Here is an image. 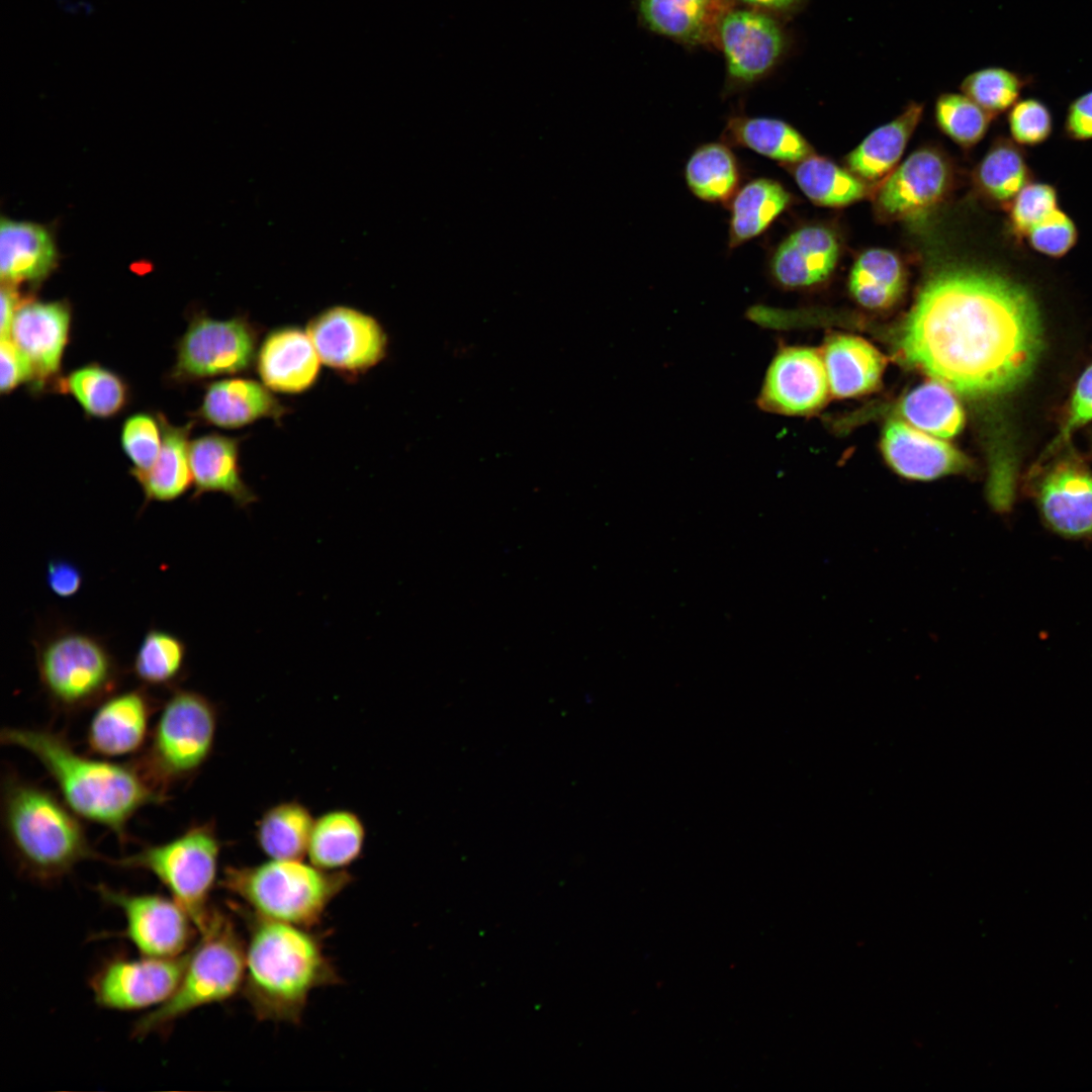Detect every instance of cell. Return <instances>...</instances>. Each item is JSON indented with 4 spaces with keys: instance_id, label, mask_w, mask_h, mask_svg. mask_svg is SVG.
<instances>
[{
    "instance_id": "1",
    "label": "cell",
    "mask_w": 1092,
    "mask_h": 1092,
    "mask_svg": "<svg viewBox=\"0 0 1092 1092\" xmlns=\"http://www.w3.org/2000/svg\"><path fill=\"white\" fill-rule=\"evenodd\" d=\"M905 362L952 391L993 397L1018 388L1043 350L1040 312L1020 283L951 265L924 282L899 334Z\"/></svg>"
},
{
    "instance_id": "2",
    "label": "cell",
    "mask_w": 1092,
    "mask_h": 1092,
    "mask_svg": "<svg viewBox=\"0 0 1092 1092\" xmlns=\"http://www.w3.org/2000/svg\"><path fill=\"white\" fill-rule=\"evenodd\" d=\"M0 740L31 754L81 819L106 827L121 843L126 842L128 822L138 811L168 800L132 760L118 763L82 754L53 730L5 727Z\"/></svg>"
},
{
    "instance_id": "3",
    "label": "cell",
    "mask_w": 1092,
    "mask_h": 1092,
    "mask_svg": "<svg viewBox=\"0 0 1092 1092\" xmlns=\"http://www.w3.org/2000/svg\"><path fill=\"white\" fill-rule=\"evenodd\" d=\"M247 922L242 992L259 1020L297 1024L310 994L340 976L309 928L236 907Z\"/></svg>"
},
{
    "instance_id": "4",
    "label": "cell",
    "mask_w": 1092,
    "mask_h": 1092,
    "mask_svg": "<svg viewBox=\"0 0 1092 1092\" xmlns=\"http://www.w3.org/2000/svg\"><path fill=\"white\" fill-rule=\"evenodd\" d=\"M80 817L61 796L14 771L1 786V822L8 851L28 879L55 884L80 862L99 858Z\"/></svg>"
},
{
    "instance_id": "5",
    "label": "cell",
    "mask_w": 1092,
    "mask_h": 1092,
    "mask_svg": "<svg viewBox=\"0 0 1092 1092\" xmlns=\"http://www.w3.org/2000/svg\"><path fill=\"white\" fill-rule=\"evenodd\" d=\"M354 878L347 871H327L303 859H271L253 866H228L220 887L253 913L311 928Z\"/></svg>"
},
{
    "instance_id": "6",
    "label": "cell",
    "mask_w": 1092,
    "mask_h": 1092,
    "mask_svg": "<svg viewBox=\"0 0 1092 1092\" xmlns=\"http://www.w3.org/2000/svg\"><path fill=\"white\" fill-rule=\"evenodd\" d=\"M199 938L189 950L183 976L172 996L142 1016L132 1028L136 1038L168 1029L190 1012L224 1002L243 989L246 940L234 920L212 908Z\"/></svg>"
},
{
    "instance_id": "7",
    "label": "cell",
    "mask_w": 1092,
    "mask_h": 1092,
    "mask_svg": "<svg viewBox=\"0 0 1092 1092\" xmlns=\"http://www.w3.org/2000/svg\"><path fill=\"white\" fill-rule=\"evenodd\" d=\"M218 710L204 695L176 689L164 702L145 748L132 761L160 793L192 779L209 759Z\"/></svg>"
},
{
    "instance_id": "8",
    "label": "cell",
    "mask_w": 1092,
    "mask_h": 1092,
    "mask_svg": "<svg viewBox=\"0 0 1092 1092\" xmlns=\"http://www.w3.org/2000/svg\"><path fill=\"white\" fill-rule=\"evenodd\" d=\"M40 687L58 712L74 714L97 706L116 692L121 668L104 641L61 628L35 642Z\"/></svg>"
},
{
    "instance_id": "9",
    "label": "cell",
    "mask_w": 1092,
    "mask_h": 1092,
    "mask_svg": "<svg viewBox=\"0 0 1092 1092\" xmlns=\"http://www.w3.org/2000/svg\"><path fill=\"white\" fill-rule=\"evenodd\" d=\"M221 848L215 824L205 821L191 824L169 841L104 860L155 876L189 914L199 932L212 911L209 899L217 883Z\"/></svg>"
},
{
    "instance_id": "10",
    "label": "cell",
    "mask_w": 1092,
    "mask_h": 1092,
    "mask_svg": "<svg viewBox=\"0 0 1092 1092\" xmlns=\"http://www.w3.org/2000/svg\"><path fill=\"white\" fill-rule=\"evenodd\" d=\"M255 351V332L244 318L195 315L177 344L171 379L186 382L247 370Z\"/></svg>"
},
{
    "instance_id": "11",
    "label": "cell",
    "mask_w": 1092,
    "mask_h": 1092,
    "mask_svg": "<svg viewBox=\"0 0 1092 1092\" xmlns=\"http://www.w3.org/2000/svg\"><path fill=\"white\" fill-rule=\"evenodd\" d=\"M97 890L102 900L123 914L125 927L121 934L141 956L176 958L191 949L197 928L172 897L129 893L105 885H99Z\"/></svg>"
},
{
    "instance_id": "12",
    "label": "cell",
    "mask_w": 1092,
    "mask_h": 1092,
    "mask_svg": "<svg viewBox=\"0 0 1092 1092\" xmlns=\"http://www.w3.org/2000/svg\"><path fill=\"white\" fill-rule=\"evenodd\" d=\"M188 953L176 958H114L91 977L95 1002L107 1009L133 1011L162 1005L175 992Z\"/></svg>"
},
{
    "instance_id": "13",
    "label": "cell",
    "mask_w": 1092,
    "mask_h": 1092,
    "mask_svg": "<svg viewBox=\"0 0 1092 1092\" xmlns=\"http://www.w3.org/2000/svg\"><path fill=\"white\" fill-rule=\"evenodd\" d=\"M1030 492L1052 532L1067 539H1092V470L1076 457L1029 470Z\"/></svg>"
},
{
    "instance_id": "14",
    "label": "cell",
    "mask_w": 1092,
    "mask_h": 1092,
    "mask_svg": "<svg viewBox=\"0 0 1092 1092\" xmlns=\"http://www.w3.org/2000/svg\"><path fill=\"white\" fill-rule=\"evenodd\" d=\"M322 362L348 372L366 370L385 355L386 335L376 320L347 306L314 316L306 332Z\"/></svg>"
},
{
    "instance_id": "15",
    "label": "cell",
    "mask_w": 1092,
    "mask_h": 1092,
    "mask_svg": "<svg viewBox=\"0 0 1092 1092\" xmlns=\"http://www.w3.org/2000/svg\"><path fill=\"white\" fill-rule=\"evenodd\" d=\"M829 391L823 358L815 349L783 347L769 363L757 405L775 414L808 415L825 403Z\"/></svg>"
},
{
    "instance_id": "16",
    "label": "cell",
    "mask_w": 1092,
    "mask_h": 1092,
    "mask_svg": "<svg viewBox=\"0 0 1092 1092\" xmlns=\"http://www.w3.org/2000/svg\"><path fill=\"white\" fill-rule=\"evenodd\" d=\"M71 320V308L66 301L24 300L18 306L9 338L31 365L34 390L40 391L52 382H58L59 386Z\"/></svg>"
},
{
    "instance_id": "17",
    "label": "cell",
    "mask_w": 1092,
    "mask_h": 1092,
    "mask_svg": "<svg viewBox=\"0 0 1092 1092\" xmlns=\"http://www.w3.org/2000/svg\"><path fill=\"white\" fill-rule=\"evenodd\" d=\"M730 80L751 84L766 75L785 52L786 37L779 23L753 10H730L718 27Z\"/></svg>"
},
{
    "instance_id": "18",
    "label": "cell",
    "mask_w": 1092,
    "mask_h": 1092,
    "mask_svg": "<svg viewBox=\"0 0 1092 1092\" xmlns=\"http://www.w3.org/2000/svg\"><path fill=\"white\" fill-rule=\"evenodd\" d=\"M155 701L143 688L113 693L96 706L86 731L92 754L113 758L139 754L151 730Z\"/></svg>"
},
{
    "instance_id": "19",
    "label": "cell",
    "mask_w": 1092,
    "mask_h": 1092,
    "mask_svg": "<svg viewBox=\"0 0 1092 1092\" xmlns=\"http://www.w3.org/2000/svg\"><path fill=\"white\" fill-rule=\"evenodd\" d=\"M838 256V241L829 229L804 225L790 233L774 249L767 261V273L784 289L808 288L831 274Z\"/></svg>"
},
{
    "instance_id": "20",
    "label": "cell",
    "mask_w": 1092,
    "mask_h": 1092,
    "mask_svg": "<svg viewBox=\"0 0 1092 1092\" xmlns=\"http://www.w3.org/2000/svg\"><path fill=\"white\" fill-rule=\"evenodd\" d=\"M882 450L899 475L927 481L966 471L967 457L940 438L901 421H890L882 435Z\"/></svg>"
},
{
    "instance_id": "21",
    "label": "cell",
    "mask_w": 1092,
    "mask_h": 1092,
    "mask_svg": "<svg viewBox=\"0 0 1092 1092\" xmlns=\"http://www.w3.org/2000/svg\"><path fill=\"white\" fill-rule=\"evenodd\" d=\"M947 182L948 169L941 156L931 150H919L884 182L877 202L890 216L916 215L941 198Z\"/></svg>"
},
{
    "instance_id": "22",
    "label": "cell",
    "mask_w": 1092,
    "mask_h": 1092,
    "mask_svg": "<svg viewBox=\"0 0 1092 1092\" xmlns=\"http://www.w3.org/2000/svg\"><path fill=\"white\" fill-rule=\"evenodd\" d=\"M321 362L307 333L282 328L271 332L261 345L258 371L268 388L296 393L314 383Z\"/></svg>"
},
{
    "instance_id": "23",
    "label": "cell",
    "mask_w": 1092,
    "mask_h": 1092,
    "mask_svg": "<svg viewBox=\"0 0 1092 1092\" xmlns=\"http://www.w3.org/2000/svg\"><path fill=\"white\" fill-rule=\"evenodd\" d=\"M189 459L197 498L206 492H222L239 507H248L256 496L244 482L239 467V440L207 434L190 441Z\"/></svg>"
},
{
    "instance_id": "24",
    "label": "cell",
    "mask_w": 1092,
    "mask_h": 1092,
    "mask_svg": "<svg viewBox=\"0 0 1092 1092\" xmlns=\"http://www.w3.org/2000/svg\"><path fill=\"white\" fill-rule=\"evenodd\" d=\"M57 248L42 225L3 217L0 224L2 283L39 282L56 267Z\"/></svg>"
},
{
    "instance_id": "25",
    "label": "cell",
    "mask_w": 1092,
    "mask_h": 1092,
    "mask_svg": "<svg viewBox=\"0 0 1092 1092\" xmlns=\"http://www.w3.org/2000/svg\"><path fill=\"white\" fill-rule=\"evenodd\" d=\"M283 413L284 407L266 385L231 378L208 384L193 416L216 427L235 429L261 418L279 419Z\"/></svg>"
},
{
    "instance_id": "26",
    "label": "cell",
    "mask_w": 1092,
    "mask_h": 1092,
    "mask_svg": "<svg viewBox=\"0 0 1092 1092\" xmlns=\"http://www.w3.org/2000/svg\"><path fill=\"white\" fill-rule=\"evenodd\" d=\"M731 0H639L641 18L652 31L686 42L717 36Z\"/></svg>"
},
{
    "instance_id": "27",
    "label": "cell",
    "mask_w": 1092,
    "mask_h": 1092,
    "mask_svg": "<svg viewBox=\"0 0 1092 1092\" xmlns=\"http://www.w3.org/2000/svg\"><path fill=\"white\" fill-rule=\"evenodd\" d=\"M822 358L830 392L837 397L873 391L880 384L886 366L879 350L866 340L849 335L830 338Z\"/></svg>"
},
{
    "instance_id": "28",
    "label": "cell",
    "mask_w": 1092,
    "mask_h": 1092,
    "mask_svg": "<svg viewBox=\"0 0 1092 1092\" xmlns=\"http://www.w3.org/2000/svg\"><path fill=\"white\" fill-rule=\"evenodd\" d=\"M157 415L163 431V443L158 459L148 470H129L142 487L145 506L151 502L175 500L193 483L189 436L194 422L174 426L162 413Z\"/></svg>"
},
{
    "instance_id": "29",
    "label": "cell",
    "mask_w": 1092,
    "mask_h": 1092,
    "mask_svg": "<svg viewBox=\"0 0 1092 1092\" xmlns=\"http://www.w3.org/2000/svg\"><path fill=\"white\" fill-rule=\"evenodd\" d=\"M791 202V193L775 179L760 177L744 184L729 202V249L764 233Z\"/></svg>"
},
{
    "instance_id": "30",
    "label": "cell",
    "mask_w": 1092,
    "mask_h": 1092,
    "mask_svg": "<svg viewBox=\"0 0 1092 1092\" xmlns=\"http://www.w3.org/2000/svg\"><path fill=\"white\" fill-rule=\"evenodd\" d=\"M365 841L361 817L349 809H333L314 818L306 855L323 870L343 871L361 857Z\"/></svg>"
},
{
    "instance_id": "31",
    "label": "cell",
    "mask_w": 1092,
    "mask_h": 1092,
    "mask_svg": "<svg viewBox=\"0 0 1092 1092\" xmlns=\"http://www.w3.org/2000/svg\"><path fill=\"white\" fill-rule=\"evenodd\" d=\"M721 136L728 146L746 148L786 164H795L812 153L810 144L796 128L772 117L732 116Z\"/></svg>"
},
{
    "instance_id": "32",
    "label": "cell",
    "mask_w": 1092,
    "mask_h": 1092,
    "mask_svg": "<svg viewBox=\"0 0 1092 1092\" xmlns=\"http://www.w3.org/2000/svg\"><path fill=\"white\" fill-rule=\"evenodd\" d=\"M314 818L297 800L267 808L255 824L258 848L271 859H303L307 854Z\"/></svg>"
},
{
    "instance_id": "33",
    "label": "cell",
    "mask_w": 1092,
    "mask_h": 1092,
    "mask_svg": "<svg viewBox=\"0 0 1092 1092\" xmlns=\"http://www.w3.org/2000/svg\"><path fill=\"white\" fill-rule=\"evenodd\" d=\"M922 111L923 105L913 102L894 120L870 133L847 158L851 171L870 180L885 175L902 156Z\"/></svg>"
},
{
    "instance_id": "34",
    "label": "cell",
    "mask_w": 1092,
    "mask_h": 1092,
    "mask_svg": "<svg viewBox=\"0 0 1092 1092\" xmlns=\"http://www.w3.org/2000/svg\"><path fill=\"white\" fill-rule=\"evenodd\" d=\"M690 191L710 203L730 202L739 189L738 161L725 143H707L698 147L685 166Z\"/></svg>"
},
{
    "instance_id": "35",
    "label": "cell",
    "mask_w": 1092,
    "mask_h": 1092,
    "mask_svg": "<svg viewBox=\"0 0 1092 1092\" xmlns=\"http://www.w3.org/2000/svg\"><path fill=\"white\" fill-rule=\"evenodd\" d=\"M905 287V271L892 252L872 249L862 253L849 274V290L854 299L871 309L892 306Z\"/></svg>"
},
{
    "instance_id": "36",
    "label": "cell",
    "mask_w": 1092,
    "mask_h": 1092,
    "mask_svg": "<svg viewBox=\"0 0 1092 1092\" xmlns=\"http://www.w3.org/2000/svg\"><path fill=\"white\" fill-rule=\"evenodd\" d=\"M900 413L909 425L941 439L958 435L965 422L952 390L935 380L910 391L900 404Z\"/></svg>"
},
{
    "instance_id": "37",
    "label": "cell",
    "mask_w": 1092,
    "mask_h": 1092,
    "mask_svg": "<svg viewBox=\"0 0 1092 1092\" xmlns=\"http://www.w3.org/2000/svg\"><path fill=\"white\" fill-rule=\"evenodd\" d=\"M187 648L170 631L152 627L140 643L131 672L146 687L172 688L183 678Z\"/></svg>"
},
{
    "instance_id": "38",
    "label": "cell",
    "mask_w": 1092,
    "mask_h": 1092,
    "mask_svg": "<svg viewBox=\"0 0 1092 1092\" xmlns=\"http://www.w3.org/2000/svg\"><path fill=\"white\" fill-rule=\"evenodd\" d=\"M58 388L70 393L87 415L100 419L117 415L129 397L126 382L96 363L75 369L60 381Z\"/></svg>"
},
{
    "instance_id": "39",
    "label": "cell",
    "mask_w": 1092,
    "mask_h": 1092,
    "mask_svg": "<svg viewBox=\"0 0 1092 1092\" xmlns=\"http://www.w3.org/2000/svg\"><path fill=\"white\" fill-rule=\"evenodd\" d=\"M790 168L799 188L816 204L840 206L864 195L860 180L825 158L810 155Z\"/></svg>"
},
{
    "instance_id": "40",
    "label": "cell",
    "mask_w": 1092,
    "mask_h": 1092,
    "mask_svg": "<svg viewBox=\"0 0 1092 1092\" xmlns=\"http://www.w3.org/2000/svg\"><path fill=\"white\" fill-rule=\"evenodd\" d=\"M1030 179L1024 153L1007 140L996 142L977 170L980 189L988 198L1001 204L1012 202Z\"/></svg>"
},
{
    "instance_id": "41",
    "label": "cell",
    "mask_w": 1092,
    "mask_h": 1092,
    "mask_svg": "<svg viewBox=\"0 0 1092 1092\" xmlns=\"http://www.w3.org/2000/svg\"><path fill=\"white\" fill-rule=\"evenodd\" d=\"M939 126L956 142L971 146L988 129L992 114L965 94L944 93L935 103Z\"/></svg>"
},
{
    "instance_id": "42",
    "label": "cell",
    "mask_w": 1092,
    "mask_h": 1092,
    "mask_svg": "<svg viewBox=\"0 0 1092 1092\" xmlns=\"http://www.w3.org/2000/svg\"><path fill=\"white\" fill-rule=\"evenodd\" d=\"M1022 86L1015 73L1001 67H988L969 74L961 89L993 115L1009 108L1018 98Z\"/></svg>"
},
{
    "instance_id": "43",
    "label": "cell",
    "mask_w": 1092,
    "mask_h": 1092,
    "mask_svg": "<svg viewBox=\"0 0 1092 1092\" xmlns=\"http://www.w3.org/2000/svg\"><path fill=\"white\" fill-rule=\"evenodd\" d=\"M121 446L132 462L131 469H150L160 454L163 431L158 415L138 413L129 416L121 428Z\"/></svg>"
},
{
    "instance_id": "44",
    "label": "cell",
    "mask_w": 1092,
    "mask_h": 1092,
    "mask_svg": "<svg viewBox=\"0 0 1092 1092\" xmlns=\"http://www.w3.org/2000/svg\"><path fill=\"white\" fill-rule=\"evenodd\" d=\"M1058 208V193L1043 182L1026 184L1010 203L1009 230L1021 242L1029 231Z\"/></svg>"
},
{
    "instance_id": "45",
    "label": "cell",
    "mask_w": 1092,
    "mask_h": 1092,
    "mask_svg": "<svg viewBox=\"0 0 1092 1092\" xmlns=\"http://www.w3.org/2000/svg\"><path fill=\"white\" fill-rule=\"evenodd\" d=\"M1092 421V363L1079 377L1071 395L1067 412L1061 424L1060 432L1034 462L1030 469H1036L1046 463L1066 443L1072 434Z\"/></svg>"
},
{
    "instance_id": "46",
    "label": "cell",
    "mask_w": 1092,
    "mask_h": 1092,
    "mask_svg": "<svg viewBox=\"0 0 1092 1092\" xmlns=\"http://www.w3.org/2000/svg\"><path fill=\"white\" fill-rule=\"evenodd\" d=\"M1029 246L1052 258L1066 255L1077 243L1074 221L1060 209H1055L1035 224L1026 236Z\"/></svg>"
},
{
    "instance_id": "47",
    "label": "cell",
    "mask_w": 1092,
    "mask_h": 1092,
    "mask_svg": "<svg viewBox=\"0 0 1092 1092\" xmlns=\"http://www.w3.org/2000/svg\"><path fill=\"white\" fill-rule=\"evenodd\" d=\"M1010 132L1020 145L1036 146L1052 133L1053 118L1045 104L1036 99L1017 102L1008 116Z\"/></svg>"
},
{
    "instance_id": "48",
    "label": "cell",
    "mask_w": 1092,
    "mask_h": 1092,
    "mask_svg": "<svg viewBox=\"0 0 1092 1092\" xmlns=\"http://www.w3.org/2000/svg\"><path fill=\"white\" fill-rule=\"evenodd\" d=\"M0 372L2 394L10 393L21 383L33 381V371L29 361L9 337L1 338Z\"/></svg>"
},
{
    "instance_id": "49",
    "label": "cell",
    "mask_w": 1092,
    "mask_h": 1092,
    "mask_svg": "<svg viewBox=\"0 0 1092 1092\" xmlns=\"http://www.w3.org/2000/svg\"><path fill=\"white\" fill-rule=\"evenodd\" d=\"M47 582L56 596L69 599L80 590L83 574L73 562L64 558H54L48 564Z\"/></svg>"
},
{
    "instance_id": "50",
    "label": "cell",
    "mask_w": 1092,
    "mask_h": 1092,
    "mask_svg": "<svg viewBox=\"0 0 1092 1092\" xmlns=\"http://www.w3.org/2000/svg\"><path fill=\"white\" fill-rule=\"evenodd\" d=\"M1064 130L1066 135L1074 141L1092 140V91L1070 104Z\"/></svg>"
},
{
    "instance_id": "51",
    "label": "cell",
    "mask_w": 1092,
    "mask_h": 1092,
    "mask_svg": "<svg viewBox=\"0 0 1092 1092\" xmlns=\"http://www.w3.org/2000/svg\"><path fill=\"white\" fill-rule=\"evenodd\" d=\"M22 301L14 285L2 283L0 332L1 338H8L14 314Z\"/></svg>"
},
{
    "instance_id": "52",
    "label": "cell",
    "mask_w": 1092,
    "mask_h": 1092,
    "mask_svg": "<svg viewBox=\"0 0 1092 1092\" xmlns=\"http://www.w3.org/2000/svg\"><path fill=\"white\" fill-rule=\"evenodd\" d=\"M755 7L775 11H791L798 8L803 0H740Z\"/></svg>"
}]
</instances>
